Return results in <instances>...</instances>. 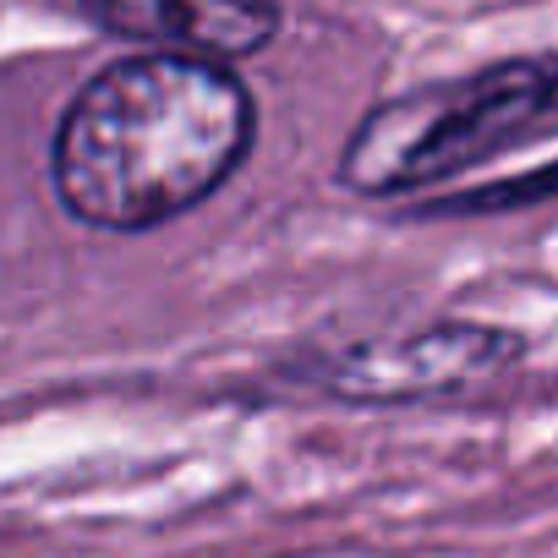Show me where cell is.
<instances>
[{
    "instance_id": "obj_2",
    "label": "cell",
    "mask_w": 558,
    "mask_h": 558,
    "mask_svg": "<svg viewBox=\"0 0 558 558\" xmlns=\"http://www.w3.org/2000/svg\"><path fill=\"white\" fill-rule=\"evenodd\" d=\"M547 126H558V61H504L378 105L345 143L340 181L367 197L438 192Z\"/></svg>"
},
{
    "instance_id": "obj_3",
    "label": "cell",
    "mask_w": 558,
    "mask_h": 558,
    "mask_svg": "<svg viewBox=\"0 0 558 558\" xmlns=\"http://www.w3.org/2000/svg\"><path fill=\"white\" fill-rule=\"evenodd\" d=\"M525 356V340L493 324H433L400 340H373L345 351L324 389L345 400H444V395H471L504 378Z\"/></svg>"
},
{
    "instance_id": "obj_4",
    "label": "cell",
    "mask_w": 558,
    "mask_h": 558,
    "mask_svg": "<svg viewBox=\"0 0 558 558\" xmlns=\"http://www.w3.org/2000/svg\"><path fill=\"white\" fill-rule=\"evenodd\" d=\"M110 34L197 61L257 56L279 28V0H83Z\"/></svg>"
},
{
    "instance_id": "obj_1",
    "label": "cell",
    "mask_w": 558,
    "mask_h": 558,
    "mask_svg": "<svg viewBox=\"0 0 558 558\" xmlns=\"http://www.w3.org/2000/svg\"><path fill=\"white\" fill-rule=\"evenodd\" d=\"M252 148V99L219 61L132 56L105 66L56 132V192L72 219L148 230L214 186Z\"/></svg>"
},
{
    "instance_id": "obj_5",
    "label": "cell",
    "mask_w": 558,
    "mask_h": 558,
    "mask_svg": "<svg viewBox=\"0 0 558 558\" xmlns=\"http://www.w3.org/2000/svg\"><path fill=\"white\" fill-rule=\"evenodd\" d=\"M553 197H558V159L536 165L525 175H504V181H487V186H471V192H449V197H438V214H504V208H536V203H553Z\"/></svg>"
}]
</instances>
